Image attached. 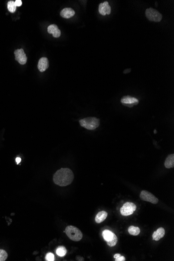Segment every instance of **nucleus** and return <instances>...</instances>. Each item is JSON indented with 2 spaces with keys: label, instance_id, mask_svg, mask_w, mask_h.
<instances>
[{
  "label": "nucleus",
  "instance_id": "obj_1",
  "mask_svg": "<svg viewBox=\"0 0 174 261\" xmlns=\"http://www.w3.org/2000/svg\"><path fill=\"white\" fill-rule=\"evenodd\" d=\"M74 178L71 170L67 168H62L58 170L53 176V181L55 184L65 187L71 184Z\"/></svg>",
  "mask_w": 174,
  "mask_h": 261
},
{
  "label": "nucleus",
  "instance_id": "obj_2",
  "mask_svg": "<svg viewBox=\"0 0 174 261\" xmlns=\"http://www.w3.org/2000/svg\"><path fill=\"white\" fill-rule=\"evenodd\" d=\"M81 126L88 130H93L97 128L100 125V120L94 117H90L79 120Z\"/></svg>",
  "mask_w": 174,
  "mask_h": 261
},
{
  "label": "nucleus",
  "instance_id": "obj_3",
  "mask_svg": "<svg viewBox=\"0 0 174 261\" xmlns=\"http://www.w3.org/2000/svg\"><path fill=\"white\" fill-rule=\"evenodd\" d=\"M65 232L68 237L74 241H79L82 238L83 234L81 231L77 227L73 226H68Z\"/></svg>",
  "mask_w": 174,
  "mask_h": 261
},
{
  "label": "nucleus",
  "instance_id": "obj_4",
  "mask_svg": "<svg viewBox=\"0 0 174 261\" xmlns=\"http://www.w3.org/2000/svg\"><path fill=\"white\" fill-rule=\"evenodd\" d=\"M146 16L151 22H160L162 19V15L153 8L146 9Z\"/></svg>",
  "mask_w": 174,
  "mask_h": 261
},
{
  "label": "nucleus",
  "instance_id": "obj_5",
  "mask_svg": "<svg viewBox=\"0 0 174 261\" xmlns=\"http://www.w3.org/2000/svg\"><path fill=\"white\" fill-rule=\"evenodd\" d=\"M137 209V206L132 202H127L123 205L120 209L121 214L124 216H127L132 214Z\"/></svg>",
  "mask_w": 174,
  "mask_h": 261
},
{
  "label": "nucleus",
  "instance_id": "obj_6",
  "mask_svg": "<svg viewBox=\"0 0 174 261\" xmlns=\"http://www.w3.org/2000/svg\"><path fill=\"white\" fill-rule=\"evenodd\" d=\"M140 198L142 200L150 202L152 204H157L158 202V198L155 197L152 193L146 190H143L141 192Z\"/></svg>",
  "mask_w": 174,
  "mask_h": 261
},
{
  "label": "nucleus",
  "instance_id": "obj_7",
  "mask_svg": "<svg viewBox=\"0 0 174 261\" xmlns=\"http://www.w3.org/2000/svg\"><path fill=\"white\" fill-rule=\"evenodd\" d=\"M121 101L124 105L129 107H133V106L136 105L139 103V100L137 98L129 95L123 97Z\"/></svg>",
  "mask_w": 174,
  "mask_h": 261
},
{
  "label": "nucleus",
  "instance_id": "obj_8",
  "mask_svg": "<svg viewBox=\"0 0 174 261\" xmlns=\"http://www.w3.org/2000/svg\"><path fill=\"white\" fill-rule=\"evenodd\" d=\"M15 59L20 64L24 65L27 63V57L23 48L17 49L14 51Z\"/></svg>",
  "mask_w": 174,
  "mask_h": 261
},
{
  "label": "nucleus",
  "instance_id": "obj_9",
  "mask_svg": "<svg viewBox=\"0 0 174 261\" xmlns=\"http://www.w3.org/2000/svg\"><path fill=\"white\" fill-rule=\"evenodd\" d=\"M99 11L100 14L103 16L106 15L110 14L111 12V7L109 5L108 2H105L100 4L99 6Z\"/></svg>",
  "mask_w": 174,
  "mask_h": 261
},
{
  "label": "nucleus",
  "instance_id": "obj_10",
  "mask_svg": "<svg viewBox=\"0 0 174 261\" xmlns=\"http://www.w3.org/2000/svg\"><path fill=\"white\" fill-rule=\"evenodd\" d=\"M49 66V60L46 57H41V59H39L38 64V68L40 72H45L48 68Z\"/></svg>",
  "mask_w": 174,
  "mask_h": 261
},
{
  "label": "nucleus",
  "instance_id": "obj_11",
  "mask_svg": "<svg viewBox=\"0 0 174 261\" xmlns=\"http://www.w3.org/2000/svg\"><path fill=\"white\" fill-rule=\"evenodd\" d=\"M48 32L50 34H53L54 38H59L61 34L60 30L55 24H52L49 26L48 28Z\"/></svg>",
  "mask_w": 174,
  "mask_h": 261
},
{
  "label": "nucleus",
  "instance_id": "obj_12",
  "mask_svg": "<svg viewBox=\"0 0 174 261\" xmlns=\"http://www.w3.org/2000/svg\"><path fill=\"white\" fill-rule=\"evenodd\" d=\"M75 14V12L71 8H65L60 12V16L64 18H71Z\"/></svg>",
  "mask_w": 174,
  "mask_h": 261
},
{
  "label": "nucleus",
  "instance_id": "obj_13",
  "mask_svg": "<svg viewBox=\"0 0 174 261\" xmlns=\"http://www.w3.org/2000/svg\"><path fill=\"white\" fill-rule=\"evenodd\" d=\"M165 229H164L163 227H160L158 229H157V231L153 233L152 235L153 239L155 241L160 240L161 238L164 237V236L165 235Z\"/></svg>",
  "mask_w": 174,
  "mask_h": 261
},
{
  "label": "nucleus",
  "instance_id": "obj_14",
  "mask_svg": "<svg viewBox=\"0 0 174 261\" xmlns=\"http://www.w3.org/2000/svg\"><path fill=\"white\" fill-rule=\"evenodd\" d=\"M107 214H108L106 211H102L99 212L96 214V218H95V220H96V223H101L103 221H104L107 216Z\"/></svg>",
  "mask_w": 174,
  "mask_h": 261
},
{
  "label": "nucleus",
  "instance_id": "obj_15",
  "mask_svg": "<svg viewBox=\"0 0 174 261\" xmlns=\"http://www.w3.org/2000/svg\"><path fill=\"white\" fill-rule=\"evenodd\" d=\"M164 165L166 168H173L174 167V154L169 155L166 159Z\"/></svg>",
  "mask_w": 174,
  "mask_h": 261
},
{
  "label": "nucleus",
  "instance_id": "obj_16",
  "mask_svg": "<svg viewBox=\"0 0 174 261\" xmlns=\"http://www.w3.org/2000/svg\"><path fill=\"white\" fill-rule=\"evenodd\" d=\"M128 232L132 236H137L140 233V229L138 227L130 226L128 228Z\"/></svg>",
  "mask_w": 174,
  "mask_h": 261
},
{
  "label": "nucleus",
  "instance_id": "obj_17",
  "mask_svg": "<svg viewBox=\"0 0 174 261\" xmlns=\"http://www.w3.org/2000/svg\"><path fill=\"white\" fill-rule=\"evenodd\" d=\"M114 233H112V231H108V230H105L103 231L102 233V235H103V238L106 241H109L111 239L113 238Z\"/></svg>",
  "mask_w": 174,
  "mask_h": 261
},
{
  "label": "nucleus",
  "instance_id": "obj_18",
  "mask_svg": "<svg viewBox=\"0 0 174 261\" xmlns=\"http://www.w3.org/2000/svg\"><path fill=\"white\" fill-rule=\"evenodd\" d=\"M56 254L60 256H64L67 253V250L65 247L63 246H60L56 249Z\"/></svg>",
  "mask_w": 174,
  "mask_h": 261
},
{
  "label": "nucleus",
  "instance_id": "obj_19",
  "mask_svg": "<svg viewBox=\"0 0 174 261\" xmlns=\"http://www.w3.org/2000/svg\"><path fill=\"white\" fill-rule=\"evenodd\" d=\"M7 9L11 13H14L16 10V6L15 4L14 1H9L7 3Z\"/></svg>",
  "mask_w": 174,
  "mask_h": 261
},
{
  "label": "nucleus",
  "instance_id": "obj_20",
  "mask_svg": "<svg viewBox=\"0 0 174 261\" xmlns=\"http://www.w3.org/2000/svg\"><path fill=\"white\" fill-rule=\"evenodd\" d=\"M117 241H118V239H117V236H116L115 234H114L113 238L111 239V240L107 242V244L110 247H114L117 244Z\"/></svg>",
  "mask_w": 174,
  "mask_h": 261
},
{
  "label": "nucleus",
  "instance_id": "obj_21",
  "mask_svg": "<svg viewBox=\"0 0 174 261\" xmlns=\"http://www.w3.org/2000/svg\"><path fill=\"white\" fill-rule=\"evenodd\" d=\"M8 255L5 251L0 249V261H5L7 258Z\"/></svg>",
  "mask_w": 174,
  "mask_h": 261
},
{
  "label": "nucleus",
  "instance_id": "obj_22",
  "mask_svg": "<svg viewBox=\"0 0 174 261\" xmlns=\"http://www.w3.org/2000/svg\"><path fill=\"white\" fill-rule=\"evenodd\" d=\"M46 261H54L55 259V257L53 253H48L46 254Z\"/></svg>",
  "mask_w": 174,
  "mask_h": 261
},
{
  "label": "nucleus",
  "instance_id": "obj_23",
  "mask_svg": "<svg viewBox=\"0 0 174 261\" xmlns=\"http://www.w3.org/2000/svg\"><path fill=\"white\" fill-rule=\"evenodd\" d=\"M15 4L17 6H20L22 5V1L21 0H16L15 1Z\"/></svg>",
  "mask_w": 174,
  "mask_h": 261
},
{
  "label": "nucleus",
  "instance_id": "obj_24",
  "mask_svg": "<svg viewBox=\"0 0 174 261\" xmlns=\"http://www.w3.org/2000/svg\"><path fill=\"white\" fill-rule=\"evenodd\" d=\"M125 260H126L125 258L122 256H121L118 258L115 259V261H125Z\"/></svg>",
  "mask_w": 174,
  "mask_h": 261
},
{
  "label": "nucleus",
  "instance_id": "obj_25",
  "mask_svg": "<svg viewBox=\"0 0 174 261\" xmlns=\"http://www.w3.org/2000/svg\"><path fill=\"white\" fill-rule=\"evenodd\" d=\"M21 159L20 158V157H17L16 159V162H17V164H20V163L21 162Z\"/></svg>",
  "mask_w": 174,
  "mask_h": 261
},
{
  "label": "nucleus",
  "instance_id": "obj_26",
  "mask_svg": "<svg viewBox=\"0 0 174 261\" xmlns=\"http://www.w3.org/2000/svg\"><path fill=\"white\" fill-rule=\"evenodd\" d=\"M121 256V255L120 254H116L114 255V258H115V259H116V258H118V257L120 256Z\"/></svg>",
  "mask_w": 174,
  "mask_h": 261
},
{
  "label": "nucleus",
  "instance_id": "obj_27",
  "mask_svg": "<svg viewBox=\"0 0 174 261\" xmlns=\"http://www.w3.org/2000/svg\"><path fill=\"white\" fill-rule=\"evenodd\" d=\"M76 259L78 260V261H84V259L83 258H81V257H79V258H78V257H77Z\"/></svg>",
  "mask_w": 174,
  "mask_h": 261
},
{
  "label": "nucleus",
  "instance_id": "obj_28",
  "mask_svg": "<svg viewBox=\"0 0 174 261\" xmlns=\"http://www.w3.org/2000/svg\"><path fill=\"white\" fill-rule=\"evenodd\" d=\"M130 72V69H128V70H125L124 73H129Z\"/></svg>",
  "mask_w": 174,
  "mask_h": 261
},
{
  "label": "nucleus",
  "instance_id": "obj_29",
  "mask_svg": "<svg viewBox=\"0 0 174 261\" xmlns=\"http://www.w3.org/2000/svg\"><path fill=\"white\" fill-rule=\"evenodd\" d=\"M154 131H154L155 133H156V130H154Z\"/></svg>",
  "mask_w": 174,
  "mask_h": 261
}]
</instances>
